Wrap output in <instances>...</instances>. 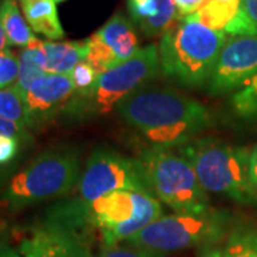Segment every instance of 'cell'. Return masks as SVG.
Listing matches in <instances>:
<instances>
[{
	"mask_svg": "<svg viewBox=\"0 0 257 257\" xmlns=\"http://www.w3.org/2000/svg\"><path fill=\"white\" fill-rule=\"evenodd\" d=\"M223 257H257V229L233 230L223 247Z\"/></svg>",
	"mask_w": 257,
	"mask_h": 257,
	"instance_id": "obj_20",
	"label": "cell"
},
{
	"mask_svg": "<svg viewBox=\"0 0 257 257\" xmlns=\"http://www.w3.org/2000/svg\"><path fill=\"white\" fill-rule=\"evenodd\" d=\"M224 32L226 35H257V0H241L236 18Z\"/></svg>",
	"mask_w": 257,
	"mask_h": 257,
	"instance_id": "obj_22",
	"label": "cell"
},
{
	"mask_svg": "<svg viewBox=\"0 0 257 257\" xmlns=\"http://www.w3.org/2000/svg\"><path fill=\"white\" fill-rule=\"evenodd\" d=\"M9 46L8 43V36H6V32L3 29V25H2V19H0V53L5 52L6 49Z\"/></svg>",
	"mask_w": 257,
	"mask_h": 257,
	"instance_id": "obj_31",
	"label": "cell"
},
{
	"mask_svg": "<svg viewBox=\"0 0 257 257\" xmlns=\"http://www.w3.org/2000/svg\"><path fill=\"white\" fill-rule=\"evenodd\" d=\"M80 180L79 157L72 150H47L10 180L3 200L12 210L64 196Z\"/></svg>",
	"mask_w": 257,
	"mask_h": 257,
	"instance_id": "obj_8",
	"label": "cell"
},
{
	"mask_svg": "<svg viewBox=\"0 0 257 257\" xmlns=\"http://www.w3.org/2000/svg\"><path fill=\"white\" fill-rule=\"evenodd\" d=\"M20 250L30 257H93L87 243L70 231L46 226L25 240Z\"/></svg>",
	"mask_w": 257,
	"mask_h": 257,
	"instance_id": "obj_13",
	"label": "cell"
},
{
	"mask_svg": "<svg viewBox=\"0 0 257 257\" xmlns=\"http://www.w3.org/2000/svg\"><path fill=\"white\" fill-rule=\"evenodd\" d=\"M55 3H63V2H66V0H53Z\"/></svg>",
	"mask_w": 257,
	"mask_h": 257,
	"instance_id": "obj_33",
	"label": "cell"
},
{
	"mask_svg": "<svg viewBox=\"0 0 257 257\" xmlns=\"http://www.w3.org/2000/svg\"><path fill=\"white\" fill-rule=\"evenodd\" d=\"M132 127L155 147H183L207 130L211 114L206 106L172 89L139 90L117 106Z\"/></svg>",
	"mask_w": 257,
	"mask_h": 257,
	"instance_id": "obj_1",
	"label": "cell"
},
{
	"mask_svg": "<svg viewBox=\"0 0 257 257\" xmlns=\"http://www.w3.org/2000/svg\"><path fill=\"white\" fill-rule=\"evenodd\" d=\"M86 60L100 74L128 60L138 53L139 39L133 25L124 15H113L87 39Z\"/></svg>",
	"mask_w": 257,
	"mask_h": 257,
	"instance_id": "obj_11",
	"label": "cell"
},
{
	"mask_svg": "<svg viewBox=\"0 0 257 257\" xmlns=\"http://www.w3.org/2000/svg\"><path fill=\"white\" fill-rule=\"evenodd\" d=\"M0 117L13 121L22 127L30 128L25 97L15 84L0 89Z\"/></svg>",
	"mask_w": 257,
	"mask_h": 257,
	"instance_id": "obj_19",
	"label": "cell"
},
{
	"mask_svg": "<svg viewBox=\"0 0 257 257\" xmlns=\"http://www.w3.org/2000/svg\"><path fill=\"white\" fill-rule=\"evenodd\" d=\"M22 10L29 26L35 33L45 36L50 42H57L64 37L63 26L53 0L22 2Z\"/></svg>",
	"mask_w": 257,
	"mask_h": 257,
	"instance_id": "obj_14",
	"label": "cell"
},
{
	"mask_svg": "<svg viewBox=\"0 0 257 257\" xmlns=\"http://www.w3.org/2000/svg\"><path fill=\"white\" fill-rule=\"evenodd\" d=\"M257 76V35H230L211 73L210 94L239 90Z\"/></svg>",
	"mask_w": 257,
	"mask_h": 257,
	"instance_id": "obj_10",
	"label": "cell"
},
{
	"mask_svg": "<svg viewBox=\"0 0 257 257\" xmlns=\"http://www.w3.org/2000/svg\"><path fill=\"white\" fill-rule=\"evenodd\" d=\"M0 136H10V138H16L20 142H23L28 138V128L0 117Z\"/></svg>",
	"mask_w": 257,
	"mask_h": 257,
	"instance_id": "obj_28",
	"label": "cell"
},
{
	"mask_svg": "<svg viewBox=\"0 0 257 257\" xmlns=\"http://www.w3.org/2000/svg\"><path fill=\"white\" fill-rule=\"evenodd\" d=\"M46 53V73L70 74L87 56V39L80 42H43Z\"/></svg>",
	"mask_w": 257,
	"mask_h": 257,
	"instance_id": "obj_15",
	"label": "cell"
},
{
	"mask_svg": "<svg viewBox=\"0 0 257 257\" xmlns=\"http://www.w3.org/2000/svg\"><path fill=\"white\" fill-rule=\"evenodd\" d=\"M76 96L69 74L47 73L37 79L23 94L29 116V127H39L59 113L67 111Z\"/></svg>",
	"mask_w": 257,
	"mask_h": 257,
	"instance_id": "obj_12",
	"label": "cell"
},
{
	"mask_svg": "<svg viewBox=\"0 0 257 257\" xmlns=\"http://www.w3.org/2000/svg\"><path fill=\"white\" fill-rule=\"evenodd\" d=\"M2 3H3V0H0V6H2Z\"/></svg>",
	"mask_w": 257,
	"mask_h": 257,
	"instance_id": "obj_34",
	"label": "cell"
},
{
	"mask_svg": "<svg viewBox=\"0 0 257 257\" xmlns=\"http://www.w3.org/2000/svg\"><path fill=\"white\" fill-rule=\"evenodd\" d=\"M231 107L241 119L257 121V76L236 90L231 97Z\"/></svg>",
	"mask_w": 257,
	"mask_h": 257,
	"instance_id": "obj_21",
	"label": "cell"
},
{
	"mask_svg": "<svg viewBox=\"0 0 257 257\" xmlns=\"http://www.w3.org/2000/svg\"><path fill=\"white\" fill-rule=\"evenodd\" d=\"M0 19L9 46L26 47L36 39L33 36V30L19 9L16 0H3L0 6Z\"/></svg>",
	"mask_w": 257,
	"mask_h": 257,
	"instance_id": "obj_17",
	"label": "cell"
},
{
	"mask_svg": "<svg viewBox=\"0 0 257 257\" xmlns=\"http://www.w3.org/2000/svg\"><path fill=\"white\" fill-rule=\"evenodd\" d=\"M160 72L159 47L149 45L126 62L99 74L87 92L76 93L67 113L79 117L107 114Z\"/></svg>",
	"mask_w": 257,
	"mask_h": 257,
	"instance_id": "obj_6",
	"label": "cell"
},
{
	"mask_svg": "<svg viewBox=\"0 0 257 257\" xmlns=\"http://www.w3.org/2000/svg\"><path fill=\"white\" fill-rule=\"evenodd\" d=\"M77 224L86 231L97 230L103 247H113L136 236L162 217L163 207L147 192H113L94 202L73 200Z\"/></svg>",
	"mask_w": 257,
	"mask_h": 257,
	"instance_id": "obj_3",
	"label": "cell"
},
{
	"mask_svg": "<svg viewBox=\"0 0 257 257\" xmlns=\"http://www.w3.org/2000/svg\"><path fill=\"white\" fill-rule=\"evenodd\" d=\"M250 153L219 140H193L182 147L183 155L207 193L226 196L241 204L257 203V194L250 182Z\"/></svg>",
	"mask_w": 257,
	"mask_h": 257,
	"instance_id": "obj_4",
	"label": "cell"
},
{
	"mask_svg": "<svg viewBox=\"0 0 257 257\" xmlns=\"http://www.w3.org/2000/svg\"><path fill=\"white\" fill-rule=\"evenodd\" d=\"M69 76L76 87V93H83L87 92L94 84L99 73L87 62H80Z\"/></svg>",
	"mask_w": 257,
	"mask_h": 257,
	"instance_id": "obj_24",
	"label": "cell"
},
{
	"mask_svg": "<svg viewBox=\"0 0 257 257\" xmlns=\"http://www.w3.org/2000/svg\"><path fill=\"white\" fill-rule=\"evenodd\" d=\"M19 77V59L13 52L6 49L0 53V89L16 84Z\"/></svg>",
	"mask_w": 257,
	"mask_h": 257,
	"instance_id": "obj_23",
	"label": "cell"
},
{
	"mask_svg": "<svg viewBox=\"0 0 257 257\" xmlns=\"http://www.w3.org/2000/svg\"><path fill=\"white\" fill-rule=\"evenodd\" d=\"M206 0H175L177 19H186L197 13Z\"/></svg>",
	"mask_w": 257,
	"mask_h": 257,
	"instance_id": "obj_27",
	"label": "cell"
},
{
	"mask_svg": "<svg viewBox=\"0 0 257 257\" xmlns=\"http://www.w3.org/2000/svg\"><path fill=\"white\" fill-rule=\"evenodd\" d=\"M20 2H28V0H20Z\"/></svg>",
	"mask_w": 257,
	"mask_h": 257,
	"instance_id": "obj_35",
	"label": "cell"
},
{
	"mask_svg": "<svg viewBox=\"0 0 257 257\" xmlns=\"http://www.w3.org/2000/svg\"><path fill=\"white\" fill-rule=\"evenodd\" d=\"M20 140L10 136H0V166L9 165L18 156Z\"/></svg>",
	"mask_w": 257,
	"mask_h": 257,
	"instance_id": "obj_26",
	"label": "cell"
},
{
	"mask_svg": "<svg viewBox=\"0 0 257 257\" xmlns=\"http://www.w3.org/2000/svg\"><path fill=\"white\" fill-rule=\"evenodd\" d=\"M250 182L257 194V145L250 153Z\"/></svg>",
	"mask_w": 257,
	"mask_h": 257,
	"instance_id": "obj_29",
	"label": "cell"
},
{
	"mask_svg": "<svg viewBox=\"0 0 257 257\" xmlns=\"http://www.w3.org/2000/svg\"><path fill=\"white\" fill-rule=\"evenodd\" d=\"M121 190L150 193L139 159L123 156L109 149H96L80 175L79 200L89 204Z\"/></svg>",
	"mask_w": 257,
	"mask_h": 257,
	"instance_id": "obj_9",
	"label": "cell"
},
{
	"mask_svg": "<svg viewBox=\"0 0 257 257\" xmlns=\"http://www.w3.org/2000/svg\"><path fill=\"white\" fill-rule=\"evenodd\" d=\"M226 40V32L190 19H177L160 39V70L183 86L200 87L210 80Z\"/></svg>",
	"mask_w": 257,
	"mask_h": 257,
	"instance_id": "obj_2",
	"label": "cell"
},
{
	"mask_svg": "<svg viewBox=\"0 0 257 257\" xmlns=\"http://www.w3.org/2000/svg\"><path fill=\"white\" fill-rule=\"evenodd\" d=\"M241 0H206L200 10L186 19L196 20L213 30L224 32L236 18Z\"/></svg>",
	"mask_w": 257,
	"mask_h": 257,
	"instance_id": "obj_18",
	"label": "cell"
},
{
	"mask_svg": "<svg viewBox=\"0 0 257 257\" xmlns=\"http://www.w3.org/2000/svg\"><path fill=\"white\" fill-rule=\"evenodd\" d=\"M231 214L226 210L175 213L160 217L124 243L157 254L189 247L210 248L229 231Z\"/></svg>",
	"mask_w": 257,
	"mask_h": 257,
	"instance_id": "obj_5",
	"label": "cell"
},
{
	"mask_svg": "<svg viewBox=\"0 0 257 257\" xmlns=\"http://www.w3.org/2000/svg\"><path fill=\"white\" fill-rule=\"evenodd\" d=\"M139 162L150 193L175 213H200L210 209L207 192L183 155L152 146L142 152Z\"/></svg>",
	"mask_w": 257,
	"mask_h": 257,
	"instance_id": "obj_7",
	"label": "cell"
},
{
	"mask_svg": "<svg viewBox=\"0 0 257 257\" xmlns=\"http://www.w3.org/2000/svg\"><path fill=\"white\" fill-rule=\"evenodd\" d=\"M97 257H162L155 251H150L146 248L135 247V246H113V247H101Z\"/></svg>",
	"mask_w": 257,
	"mask_h": 257,
	"instance_id": "obj_25",
	"label": "cell"
},
{
	"mask_svg": "<svg viewBox=\"0 0 257 257\" xmlns=\"http://www.w3.org/2000/svg\"><path fill=\"white\" fill-rule=\"evenodd\" d=\"M0 257H30V256H28L26 253H23L20 248L16 250V248L10 247V246L2 244V246H0Z\"/></svg>",
	"mask_w": 257,
	"mask_h": 257,
	"instance_id": "obj_30",
	"label": "cell"
},
{
	"mask_svg": "<svg viewBox=\"0 0 257 257\" xmlns=\"http://www.w3.org/2000/svg\"><path fill=\"white\" fill-rule=\"evenodd\" d=\"M19 59V77L16 87L22 94L28 92V89L46 73V53L43 40L35 39L29 46L23 47L18 56Z\"/></svg>",
	"mask_w": 257,
	"mask_h": 257,
	"instance_id": "obj_16",
	"label": "cell"
},
{
	"mask_svg": "<svg viewBox=\"0 0 257 257\" xmlns=\"http://www.w3.org/2000/svg\"><path fill=\"white\" fill-rule=\"evenodd\" d=\"M202 257H223V247H210L204 251Z\"/></svg>",
	"mask_w": 257,
	"mask_h": 257,
	"instance_id": "obj_32",
	"label": "cell"
}]
</instances>
